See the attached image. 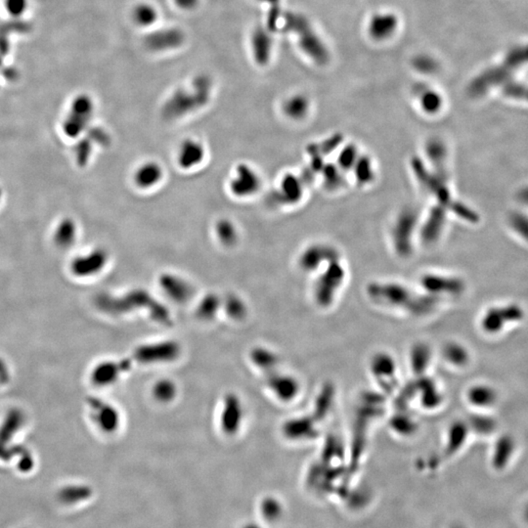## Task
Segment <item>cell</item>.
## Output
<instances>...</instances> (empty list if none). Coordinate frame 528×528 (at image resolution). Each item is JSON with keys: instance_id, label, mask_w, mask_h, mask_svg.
Instances as JSON below:
<instances>
[{"instance_id": "cell-8", "label": "cell", "mask_w": 528, "mask_h": 528, "mask_svg": "<svg viewBox=\"0 0 528 528\" xmlns=\"http://www.w3.org/2000/svg\"><path fill=\"white\" fill-rule=\"evenodd\" d=\"M134 363L132 358L120 360H106L95 366L92 372L93 384L98 386H110L115 384L123 375L128 373Z\"/></svg>"}, {"instance_id": "cell-28", "label": "cell", "mask_w": 528, "mask_h": 528, "mask_svg": "<svg viewBox=\"0 0 528 528\" xmlns=\"http://www.w3.org/2000/svg\"><path fill=\"white\" fill-rule=\"evenodd\" d=\"M199 2H200V0H175L176 6L180 9L186 10V11L195 9L198 6Z\"/></svg>"}, {"instance_id": "cell-1", "label": "cell", "mask_w": 528, "mask_h": 528, "mask_svg": "<svg viewBox=\"0 0 528 528\" xmlns=\"http://www.w3.org/2000/svg\"><path fill=\"white\" fill-rule=\"evenodd\" d=\"M98 308L112 316L127 315L134 311H146L151 320L163 326H172L173 318L167 306L143 289H134L122 296L101 295Z\"/></svg>"}, {"instance_id": "cell-23", "label": "cell", "mask_w": 528, "mask_h": 528, "mask_svg": "<svg viewBox=\"0 0 528 528\" xmlns=\"http://www.w3.org/2000/svg\"><path fill=\"white\" fill-rule=\"evenodd\" d=\"M416 92L419 95L422 109L429 113L436 112L439 109L440 105H441V99H440L439 93L434 92V90L429 89L425 84H420L416 87Z\"/></svg>"}, {"instance_id": "cell-27", "label": "cell", "mask_w": 528, "mask_h": 528, "mask_svg": "<svg viewBox=\"0 0 528 528\" xmlns=\"http://www.w3.org/2000/svg\"><path fill=\"white\" fill-rule=\"evenodd\" d=\"M260 1L269 4L266 27H268L271 32H274V31H276V29H277L279 20H280L281 17V0H260Z\"/></svg>"}, {"instance_id": "cell-17", "label": "cell", "mask_w": 528, "mask_h": 528, "mask_svg": "<svg viewBox=\"0 0 528 528\" xmlns=\"http://www.w3.org/2000/svg\"><path fill=\"white\" fill-rule=\"evenodd\" d=\"M250 358L251 363L264 374L277 369L279 362H280L275 352L263 346H256L253 348L251 351Z\"/></svg>"}, {"instance_id": "cell-10", "label": "cell", "mask_w": 528, "mask_h": 528, "mask_svg": "<svg viewBox=\"0 0 528 528\" xmlns=\"http://www.w3.org/2000/svg\"><path fill=\"white\" fill-rule=\"evenodd\" d=\"M158 285L163 294L176 303H186L192 298L193 286L177 274L163 273L158 277Z\"/></svg>"}, {"instance_id": "cell-5", "label": "cell", "mask_w": 528, "mask_h": 528, "mask_svg": "<svg viewBox=\"0 0 528 528\" xmlns=\"http://www.w3.org/2000/svg\"><path fill=\"white\" fill-rule=\"evenodd\" d=\"M261 187L260 173L249 163H239L229 181V190L234 197L248 199L255 196Z\"/></svg>"}, {"instance_id": "cell-18", "label": "cell", "mask_w": 528, "mask_h": 528, "mask_svg": "<svg viewBox=\"0 0 528 528\" xmlns=\"http://www.w3.org/2000/svg\"><path fill=\"white\" fill-rule=\"evenodd\" d=\"M222 309V298L216 294H208L199 301L196 308V317L202 321H211Z\"/></svg>"}, {"instance_id": "cell-26", "label": "cell", "mask_w": 528, "mask_h": 528, "mask_svg": "<svg viewBox=\"0 0 528 528\" xmlns=\"http://www.w3.org/2000/svg\"><path fill=\"white\" fill-rule=\"evenodd\" d=\"M412 63H413L415 69L422 73V74L432 75L439 70V63L431 55H417Z\"/></svg>"}, {"instance_id": "cell-2", "label": "cell", "mask_w": 528, "mask_h": 528, "mask_svg": "<svg viewBox=\"0 0 528 528\" xmlns=\"http://www.w3.org/2000/svg\"><path fill=\"white\" fill-rule=\"evenodd\" d=\"M211 88L213 84L208 75H197L191 88H180L168 98L163 108V115L175 119L201 109L210 101Z\"/></svg>"}, {"instance_id": "cell-19", "label": "cell", "mask_w": 528, "mask_h": 528, "mask_svg": "<svg viewBox=\"0 0 528 528\" xmlns=\"http://www.w3.org/2000/svg\"><path fill=\"white\" fill-rule=\"evenodd\" d=\"M215 233L218 242L226 248H231L238 242V228L232 220L221 218L216 221Z\"/></svg>"}, {"instance_id": "cell-22", "label": "cell", "mask_w": 528, "mask_h": 528, "mask_svg": "<svg viewBox=\"0 0 528 528\" xmlns=\"http://www.w3.org/2000/svg\"><path fill=\"white\" fill-rule=\"evenodd\" d=\"M158 16L157 9L153 5L145 4V2L137 4L133 8V21L139 27H148L153 26L157 22Z\"/></svg>"}, {"instance_id": "cell-13", "label": "cell", "mask_w": 528, "mask_h": 528, "mask_svg": "<svg viewBox=\"0 0 528 528\" xmlns=\"http://www.w3.org/2000/svg\"><path fill=\"white\" fill-rule=\"evenodd\" d=\"M206 157V148L200 140L186 138L176 151V162L183 170H191L199 167Z\"/></svg>"}, {"instance_id": "cell-7", "label": "cell", "mask_w": 528, "mask_h": 528, "mask_svg": "<svg viewBox=\"0 0 528 528\" xmlns=\"http://www.w3.org/2000/svg\"><path fill=\"white\" fill-rule=\"evenodd\" d=\"M245 408L242 399L234 392H228L223 397L221 405L220 425L221 432L228 436H233L240 432L243 426Z\"/></svg>"}, {"instance_id": "cell-25", "label": "cell", "mask_w": 528, "mask_h": 528, "mask_svg": "<svg viewBox=\"0 0 528 528\" xmlns=\"http://www.w3.org/2000/svg\"><path fill=\"white\" fill-rule=\"evenodd\" d=\"M279 198L284 199L287 202H293L299 196V185L298 181L293 176H287L284 178L280 185Z\"/></svg>"}, {"instance_id": "cell-3", "label": "cell", "mask_w": 528, "mask_h": 528, "mask_svg": "<svg viewBox=\"0 0 528 528\" xmlns=\"http://www.w3.org/2000/svg\"><path fill=\"white\" fill-rule=\"evenodd\" d=\"M285 31L293 32L298 37L299 47L316 64L326 65L330 60V53L319 35L314 31L310 22L303 15L288 12L284 14Z\"/></svg>"}, {"instance_id": "cell-20", "label": "cell", "mask_w": 528, "mask_h": 528, "mask_svg": "<svg viewBox=\"0 0 528 528\" xmlns=\"http://www.w3.org/2000/svg\"><path fill=\"white\" fill-rule=\"evenodd\" d=\"M222 309L229 318L235 321H242L248 316V306L241 296L230 294L222 299Z\"/></svg>"}, {"instance_id": "cell-12", "label": "cell", "mask_w": 528, "mask_h": 528, "mask_svg": "<svg viewBox=\"0 0 528 528\" xmlns=\"http://www.w3.org/2000/svg\"><path fill=\"white\" fill-rule=\"evenodd\" d=\"M265 383L279 401H291L299 391L298 379L291 375L280 373L277 370L265 374Z\"/></svg>"}, {"instance_id": "cell-4", "label": "cell", "mask_w": 528, "mask_h": 528, "mask_svg": "<svg viewBox=\"0 0 528 528\" xmlns=\"http://www.w3.org/2000/svg\"><path fill=\"white\" fill-rule=\"evenodd\" d=\"M182 352L181 344L175 339L143 344L133 351L132 360L141 365H158L172 363L177 360Z\"/></svg>"}, {"instance_id": "cell-15", "label": "cell", "mask_w": 528, "mask_h": 528, "mask_svg": "<svg viewBox=\"0 0 528 528\" xmlns=\"http://www.w3.org/2000/svg\"><path fill=\"white\" fill-rule=\"evenodd\" d=\"M268 27H258L251 35V49L256 64L266 66L272 53V37Z\"/></svg>"}, {"instance_id": "cell-6", "label": "cell", "mask_w": 528, "mask_h": 528, "mask_svg": "<svg viewBox=\"0 0 528 528\" xmlns=\"http://www.w3.org/2000/svg\"><path fill=\"white\" fill-rule=\"evenodd\" d=\"M88 406L90 417L100 431L107 434L119 431L122 416L117 407L96 397L89 398Z\"/></svg>"}, {"instance_id": "cell-11", "label": "cell", "mask_w": 528, "mask_h": 528, "mask_svg": "<svg viewBox=\"0 0 528 528\" xmlns=\"http://www.w3.org/2000/svg\"><path fill=\"white\" fill-rule=\"evenodd\" d=\"M109 261L107 251L103 249H94L89 253L77 256L73 263V273L80 278H89L101 272Z\"/></svg>"}, {"instance_id": "cell-24", "label": "cell", "mask_w": 528, "mask_h": 528, "mask_svg": "<svg viewBox=\"0 0 528 528\" xmlns=\"http://www.w3.org/2000/svg\"><path fill=\"white\" fill-rule=\"evenodd\" d=\"M283 108L284 112L288 117L291 118V119H298V118L303 117L308 111V101L306 97L301 96V95H296V96L289 98Z\"/></svg>"}, {"instance_id": "cell-16", "label": "cell", "mask_w": 528, "mask_h": 528, "mask_svg": "<svg viewBox=\"0 0 528 528\" xmlns=\"http://www.w3.org/2000/svg\"><path fill=\"white\" fill-rule=\"evenodd\" d=\"M398 19L394 14L379 13L370 20L368 32L372 39L377 42L389 39L396 32Z\"/></svg>"}, {"instance_id": "cell-21", "label": "cell", "mask_w": 528, "mask_h": 528, "mask_svg": "<svg viewBox=\"0 0 528 528\" xmlns=\"http://www.w3.org/2000/svg\"><path fill=\"white\" fill-rule=\"evenodd\" d=\"M152 394L155 401L160 403L168 404L177 396L178 387L170 379H161L153 386Z\"/></svg>"}, {"instance_id": "cell-9", "label": "cell", "mask_w": 528, "mask_h": 528, "mask_svg": "<svg viewBox=\"0 0 528 528\" xmlns=\"http://www.w3.org/2000/svg\"><path fill=\"white\" fill-rule=\"evenodd\" d=\"M185 34L178 27H165L146 35V49L152 52H165L180 49L184 44Z\"/></svg>"}, {"instance_id": "cell-14", "label": "cell", "mask_w": 528, "mask_h": 528, "mask_svg": "<svg viewBox=\"0 0 528 528\" xmlns=\"http://www.w3.org/2000/svg\"><path fill=\"white\" fill-rule=\"evenodd\" d=\"M165 172L161 163L147 161L141 163L133 172V183L138 189L150 190L162 182Z\"/></svg>"}]
</instances>
